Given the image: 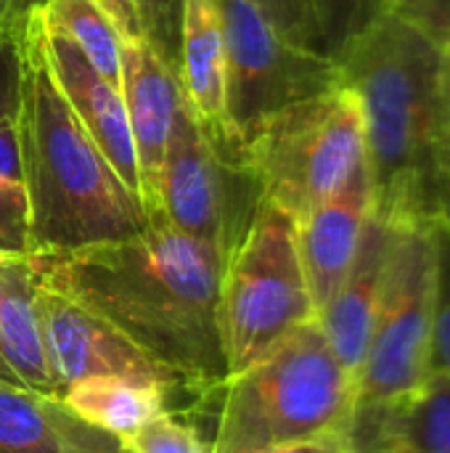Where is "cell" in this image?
Here are the masks:
<instances>
[{"mask_svg":"<svg viewBox=\"0 0 450 453\" xmlns=\"http://www.w3.org/2000/svg\"><path fill=\"white\" fill-rule=\"evenodd\" d=\"M318 319L300 244L297 220L265 199L223 273V340L228 377L263 358L297 326Z\"/></svg>","mask_w":450,"mask_h":453,"instance_id":"8","label":"cell"},{"mask_svg":"<svg viewBox=\"0 0 450 453\" xmlns=\"http://www.w3.org/2000/svg\"><path fill=\"white\" fill-rule=\"evenodd\" d=\"M77 419L127 438L143 422L162 411L178 414V401L159 385H143L125 377H88L66 388L58 398Z\"/></svg>","mask_w":450,"mask_h":453,"instance_id":"17","label":"cell"},{"mask_svg":"<svg viewBox=\"0 0 450 453\" xmlns=\"http://www.w3.org/2000/svg\"><path fill=\"white\" fill-rule=\"evenodd\" d=\"M353 390V374L313 319L215 390L207 403L215 409L207 449L260 453L342 433Z\"/></svg>","mask_w":450,"mask_h":453,"instance_id":"4","label":"cell"},{"mask_svg":"<svg viewBox=\"0 0 450 453\" xmlns=\"http://www.w3.org/2000/svg\"><path fill=\"white\" fill-rule=\"evenodd\" d=\"M0 380L56 398L29 255L0 252Z\"/></svg>","mask_w":450,"mask_h":453,"instance_id":"15","label":"cell"},{"mask_svg":"<svg viewBox=\"0 0 450 453\" xmlns=\"http://www.w3.org/2000/svg\"><path fill=\"white\" fill-rule=\"evenodd\" d=\"M40 13L24 32L16 133L29 255L50 257L133 239L149 228V215L58 90L37 32Z\"/></svg>","mask_w":450,"mask_h":453,"instance_id":"2","label":"cell"},{"mask_svg":"<svg viewBox=\"0 0 450 453\" xmlns=\"http://www.w3.org/2000/svg\"><path fill=\"white\" fill-rule=\"evenodd\" d=\"M0 180L21 186V157H19L16 119L0 122Z\"/></svg>","mask_w":450,"mask_h":453,"instance_id":"31","label":"cell"},{"mask_svg":"<svg viewBox=\"0 0 450 453\" xmlns=\"http://www.w3.org/2000/svg\"><path fill=\"white\" fill-rule=\"evenodd\" d=\"M0 453H61V401L0 380Z\"/></svg>","mask_w":450,"mask_h":453,"instance_id":"18","label":"cell"},{"mask_svg":"<svg viewBox=\"0 0 450 453\" xmlns=\"http://www.w3.org/2000/svg\"><path fill=\"white\" fill-rule=\"evenodd\" d=\"M398 441L419 453H450V377L432 372L422 393L403 411Z\"/></svg>","mask_w":450,"mask_h":453,"instance_id":"20","label":"cell"},{"mask_svg":"<svg viewBox=\"0 0 450 453\" xmlns=\"http://www.w3.org/2000/svg\"><path fill=\"white\" fill-rule=\"evenodd\" d=\"M318 50L339 58L342 50L361 35V29L382 11V0H308Z\"/></svg>","mask_w":450,"mask_h":453,"instance_id":"21","label":"cell"},{"mask_svg":"<svg viewBox=\"0 0 450 453\" xmlns=\"http://www.w3.org/2000/svg\"><path fill=\"white\" fill-rule=\"evenodd\" d=\"M390 242H393V226L371 212L350 271L345 273L334 297L318 313L321 329L339 364L353 374V382L366 356V345L377 319Z\"/></svg>","mask_w":450,"mask_h":453,"instance_id":"14","label":"cell"},{"mask_svg":"<svg viewBox=\"0 0 450 453\" xmlns=\"http://www.w3.org/2000/svg\"><path fill=\"white\" fill-rule=\"evenodd\" d=\"M180 93L210 122H228V53L215 0H186L180 32Z\"/></svg>","mask_w":450,"mask_h":453,"instance_id":"16","label":"cell"},{"mask_svg":"<svg viewBox=\"0 0 450 453\" xmlns=\"http://www.w3.org/2000/svg\"><path fill=\"white\" fill-rule=\"evenodd\" d=\"M40 42L45 61L53 72V80L69 106L74 109L82 127L90 133L101 154L109 159L114 173L122 178V183L135 194V199L146 210V191L141 180V167L130 135L127 109L122 101V90L114 88L106 77H101L93 64L85 58V53L74 45V40L48 16L42 8L37 21ZM149 215V210H146Z\"/></svg>","mask_w":450,"mask_h":453,"instance_id":"11","label":"cell"},{"mask_svg":"<svg viewBox=\"0 0 450 453\" xmlns=\"http://www.w3.org/2000/svg\"><path fill=\"white\" fill-rule=\"evenodd\" d=\"M32 257L34 276L69 295L156 364L175 372L207 409L228 380L223 340L225 257L180 234L164 215L133 239Z\"/></svg>","mask_w":450,"mask_h":453,"instance_id":"1","label":"cell"},{"mask_svg":"<svg viewBox=\"0 0 450 453\" xmlns=\"http://www.w3.org/2000/svg\"><path fill=\"white\" fill-rule=\"evenodd\" d=\"M37 279V276H34ZM37 308L45 332L48 361L56 382V398L88 377H125L143 385H159L178 401V414H199L196 395L186 382L146 356L109 321L37 279Z\"/></svg>","mask_w":450,"mask_h":453,"instance_id":"10","label":"cell"},{"mask_svg":"<svg viewBox=\"0 0 450 453\" xmlns=\"http://www.w3.org/2000/svg\"><path fill=\"white\" fill-rule=\"evenodd\" d=\"M337 64L363 109L371 212L390 226L432 223V135L443 50L379 11Z\"/></svg>","mask_w":450,"mask_h":453,"instance_id":"3","label":"cell"},{"mask_svg":"<svg viewBox=\"0 0 450 453\" xmlns=\"http://www.w3.org/2000/svg\"><path fill=\"white\" fill-rule=\"evenodd\" d=\"M48 16L74 40L93 69L114 88L122 85V37L95 0H48Z\"/></svg>","mask_w":450,"mask_h":453,"instance_id":"19","label":"cell"},{"mask_svg":"<svg viewBox=\"0 0 450 453\" xmlns=\"http://www.w3.org/2000/svg\"><path fill=\"white\" fill-rule=\"evenodd\" d=\"M0 252L29 255V207L16 183L0 180Z\"/></svg>","mask_w":450,"mask_h":453,"instance_id":"26","label":"cell"},{"mask_svg":"<svg viewBox=\"0 0 450 453\" xmlns=\"http://www.w3.org/2000/svg\"><path fill=\"white\" fill-rule=\"evenodd\" d=\"M286 40L318 50L316 24L308 0H249Z\"/></svg>","mask_w":450,"mask_h":453,"instance_id":"27","label":"cell"},{"mask_svg":"<svg viewBox=\"0 0 450 453\" xmlns=\"http://www.w3.org/2000/svg\"><path fill=\"white\" fill-rule=\"evenodd\" d=\"M119 90L127 109L149 218L162 215L159 180H162V165H164V154L180 101V80L143 37H135V40H122Z\"/></svg>","mask_w":450,"mask_h":453,"instance_id":"12","label":"cell"},{"mask_svg":"<svg viewBox=\"0 0 450 453\" xmlns=\"http://www.w3.org/2000/svg\"><path fill=\"white\" fill-rule=\"evenodd\" d=\"M48 5V0H0V37L24 35L32 19Z\"/></svg>","mask_w":450,"mask_h":453,"instance_id":"30","label":"cell"},{"mask_svg":"<svg viewBox=\"0 0 450 453\" xmlns=\"http://www.w3.org/2000/svg\"><path fill=\"white\" fill-rule=\"evenodd\" d=\"M244 143L265 199L300 220L363 165L361 98L339 82L268 117Z\"/></svg>","mask_w":450,"mask_h":453,"instance_id":"7","label":"cell"},{"mask_svg":"<svg viewBox=\"0 0 450 453\" xmlns=\"http://www.w3.org/2000/svg\"><path fill=\"white\" fill-rule=\"evenodd\" d=\"M450 50V13H448V27H446V42H443V53Z\"/></svg>","mask_w":450,"mask_h":453,"instance_id":"35","label":"cell"},{"mask_svg":"<svg viewBox=\"0 0 450 453\" xmlns=\"http://www.w3.org/2000/svg\"><path fill=\"white\" fill-rule=\"evenodd\" d=\"M435 247L430 223L393 226L385 284L342 430L355 453L398 441L403 411L432 377Z\"/></svg>","mask_w":450,"mask_h":453,"instance_id":"5","label":"cell"},{"mask_svg":"<svg viewBox=\"0 0 450 453\" xmlns=\"http://www.w3.org/2000/svg\"><path fill=\"white\" fill-rule=\"evenodd\" d=\"M432 191L435 220L450 226V50L443 53L435 135H432Z\"/></svg>","mask_w":450,"mask_h":453,"instance_id":"25","label":"cell"},{"mask_svg":"<svg viewBox=\"0 0 450 453\" xmlns=\"http://www.w3.org/2000/svg\"><path fill=\"white\" fill-rule=\"evenodd\" d=\"M263 202L265 191L236 127L199 117L180 93L162 165L159 212L228 260Z\"/></svg>","mask_w":450,"mask_h":453,"instance_id":"6","label":"cell"},{"mask_svg":"<svg viewBox=\"0 0 450 453\" xmlns=\"http://www.w3.org/2000/svg\"><path fill=\"white\" fill-rule=\"evenodd\" d=\"M133 453H210L202 433L175 411H162L122 438Z\"/></svg>","mask_w":450,"mask_h":453,"instance_id":"23","label":"cell"},{"mask_svg":"<svg viewBox=\"0 0 450 453\" xmlns=\"http://www.w3.org/2000/svg\"><path fill=\"white\" fill-rule=\"evenodd\" d=\"M24 80V35L0 37V122L16 119Z\"/></svg>","mask_w":450,"mask_h":453,"instance_id":"29","label":"cell"},{"mask_svg":"<svg viewBox=\"0 0 450 453\" xmlns=\"http://www.w3.org/2000/svg\"><path fill=\"white\" fill-rule=\"evenodd\" d=\"M369 215L371 183L363 159V165L345 180L339 191H334L329 199H324L297 220L300 257L318 313L326 308V303L339 289L345 273L350 271Z\"/></svg>","mask_w":450,"mask_h":453,"instance_id":"13","label":"cell"},{"mask_svg":"<svg viewBox=\"0 0 450 453\" xmlns=\"http://www.w3.org/2000/svg\"><path fill=\"white\" fill-rule=\"evenodd\" d=\"M374 453H419L416 449H411L406 441H393V443H387L385 449H379V451Z\"/></svg>","mask_w":450,"mask_h":453,"instance_id":"34","label":"cell"},{"mask_svg":"<svg viewBox=\"0 0 450 453\" xmlns=\"http://www.w3.org/2000/svg\"><path fill=\"white\" fill-rule=\"evenodd\" d=\"M61 453H133L119 435L77 419L61 403Z\"/></svg>","mask_w":450,"mask_h":453,"instance_id":"28","label":"cell"},{"mask_svg":"<svg viewBox=\"0 0 450 453\" xmlns=\"http://www.w3.org/2000/svg\"><path fill=\"white\" fill-rule=\"evenodd\" d=\"M138 8L143 40L178 74L180 72V32L186 0H133Z\"/></svg>","mask_w":450,"mask_h":453,"instance_id":"24","label":"cell"},{"mask_svg":"<svg viewBox=\"0 0 450 453\" xmlns=\"http://www.w3.org/2000/svg\"><path fill=\"white\" fill-rule=\"evenodd\" d=\"M260 453H355L342 433H332V435H324V438H313V441H302V443H292V446H278V449H271V451Z\"/></svg>","mask_w":450,"mask_h":453,"instance_id":"33","label":"cell"},{"mask_svg":"<svg viewBox=\"0 0 450 453\" xmlns=\"http://www.w3.org/2000/svg\"><path fill=\"white\" fill-rule=\"evenodd\" d=\"M106 16L111 19V24L117 27L119 37L122 40H135V37H143V29H141V19H138V8L133 0H95Z\"/></svg>","mask_w":450,"mask_h":453,"instance_id":"32","label":"cell"},{"mask_svg":"<svg viewBox=\"0 0 450 453\" xmlns=\"http://www.w3.org/2000/svg\"><path fill=\"white\" fill-rule=\"evenodd\" d=\"M228 53V122L247 141L268 117L342 82L339 64L286 40L249 0H215Z\"/></svg>","mask_w":450,"mask_h":453,"instance_id":"9","label":"cell"},{"mask_svg":"<svg viewBox=\"0 0 450 453\" xmlns=\"http://www.w3.org/2000/svg\"><path fill=\"white\" fill-rule=\"evenodd\" d=\"M435 287H432V372L450 377V226L432 220Z\"/></svg>","mask_w":450,"mask_h":453,"instance_id":"22","label":"cell"}]
</instances>
